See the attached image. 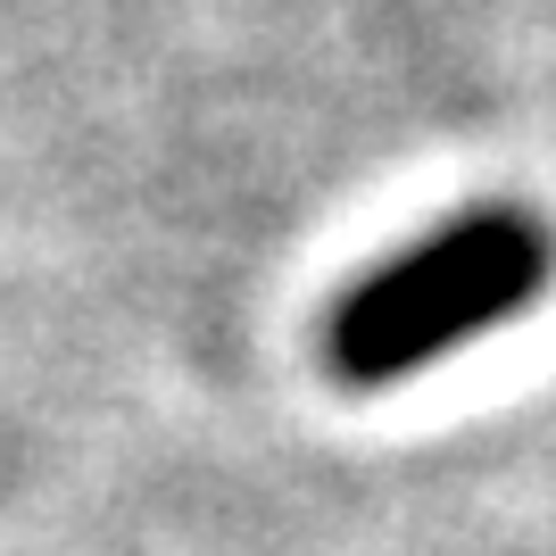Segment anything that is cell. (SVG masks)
<instances>
[{
	"label": "cell",
	"instance_id": "6da1fadb",
	"mask_svg": "<svg viewBox=\"0 0 556 556\" xmlns=\"http://www.w3.org/2000/svg\"><path fill=\"white\" fill-rule=\"evenodd\" d=\"M548 291V232L523 208L457 216L448 232H424L407 257L366 275L332 316V374L357 391H391L407 374L448 366L482 332L515 325Z\"/></svg>",
	"mask_w": 556,
	"mask_h": 556
}]
</instances>
